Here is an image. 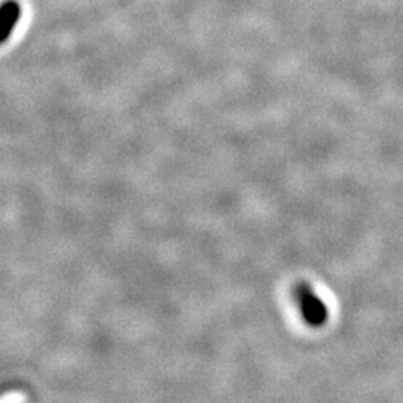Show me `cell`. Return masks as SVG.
I'll use <instances>...</instances> for the list:
<instances>
[{
	"instance_id": "2",
	"label": "cell",
	"mask_w": 403,
	"mask_h": 403,
	"mask_svg": "<svg viewBox=\"0 0 403 403\" xmlns=\"http://www.w3.org/2000/svg\"><path fill=\"white\" fill-rule=\"evenodd\" d=\"M16 18H18V5L16 3H6L2 8V21H0V30L3 33V39L10 35L12 27L15 26Z\"/></svg>"
},
{
	"instance_id": "1",
	"label": "cell",
	"mask_w": 403,
	"mask_h": 403,
	"mask_svg": "<svg viewBox=\"0 0 403 403\" xmlns=\"http://www.w3.org/2000/svg\"><path fill=\"white\" fill-rule=\"evenodd\" d=\"M298 298L300 302L302 315L307 320V323L320 327L327 322L328 311L326 303L318 298L315 291L309 285H300L298 290Z\"/></svg>"
}]
</instances>
